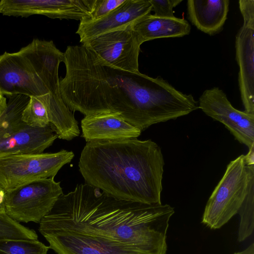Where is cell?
<instances>
[{"instance_id": "obj_13", "label": "cell", "mask_w": 254, "mask_h": 254, "mask_svg": "<svg viewBox=\"0 0 254 254\" xmlns=\"http://www.w3.org/2000/svg\"><path fill=\"white\" fill-rule=\"evenodd\" d=\"M82 137L86 142L114 141L137 138L141 131L119 114L109 113L86 116L81 121Z\"/></svg>"}, {"instance_id": "obj_20", "label": "cell", "mask_w": 254, "mask_h": 254, "mask_svg": "<svg viewBox=\"0 0 254 254\" xmlns=\"http://www.w3.org/2000/svg\"><path fill=\"white\" fill-rule=\"evenodd\" d=\"M125 0H95L88 18L82 20L94 21L100 19L115 9Z\"/></svg>"}, {"instance_id": "obj_8", "label": "cell", "mask_w": 254, "mask_h": 254, "mask_svg": "<svg viewBox=\"0 0 254 254\" xmlns=\"http://www.w3.org/2000/svg\"><path fill=\"white\" fill-rule=\"evenodd\" d=\"M60 184L54 177L42 179L5 192L6 214L19 223H39L63 194Z\"/></svg>"}, {"instance_id": "obj_9", "label": "cell", "mask_w": 254, "mask_h": 254, "mask_svg": "<svg viewBox=\"0 0 254 254\" xmlns=\"http://www.w3.org/2000/svg\"><path fill=\"white\" fill-rule=\"evenodd\" d=\"M132 24L99 35L82 45L107 65L138 72V57L143 43L133 30Z\"/></svg>"}, {"instance_id": "obj_11", "label": "cell", "mask_w": 254, "mask_h": 254, "mask_svg": "<svg viewBox=\"0 0 254 254\" xmlns=\"http://www.w3.org/2000/svg\"><path fill=\"white\" fill-rule=\"evenodd\" d=\"M198 106L207 116L223 124L241 143L249 149L254 146V114L235 108L219 87L204 90Z\"/></svg>"}, {"instance_id": "obj_15", "label": "cell", "mask_w": 254, "mask_h": 254, "mask_svg": "<svg viewBox=\"0 0 254 254\" xmlns=\"http://www.w3.org/2000/svg\"><path fill=\"white\" fill-rule=\"evenodd\" d=\"M132 26L143 43L159 38L182 37L191 30L184 18L159 17L150 13L137 19Z\"/></svg>"}, {"instance_id": "obj_21", "label": "cell", "mask_w": 254, "mask_h": 254, "mask_svg": "<svg viewBox=\"0 0 254 254\" xmlns=\"http://www.w3.org/2000/svg\"><path fill=\"white\" fill-rule=\"evenodd\" d=\"M152 5V11L155 16L172 18L175 17L173 9L179 5L182 0H149Z\"/></svg>"}, {"instance_id": "obj_25", "label": "cell", "mask_w": 254, "mask_h": 254, "mask_svg": "<svg viewBox=\"0 0 254 254\" xmlns=\"http://www.w3.org/2000/svg\"><path fill=\"white\" fill-rule=\"evenodd\" d=\"M233 254H254V244L252 243L244 250Z\"/></svg>"}, {"instance_id": "obj_22", "label": "cell", "mask_w": 254, "mask_h": 254, "mask_svg": "<svg viewBox=\"0 0 254 254\" xmlns=\"http://www.w3.org/2000/svg\"><path fill=\"white\" fill-rule=\"evenodd\" d=\"M244 159L247 166L254 165V146L249 149L248 153L244 155Z\"/></svg>"}, {"instance_id": "obj_16", "label": "cell", "mask_w": 254, "mask_h": 254, "mask_svg": "<svg viewBox=\"0 0 254 254\" xmlns=\"http://www.w3.org/2000/svg\"><path fill=\"white\" fill-rule=\"evenodd\" d=\"M238 213L240 217L238 240L242 242L253 233L254 227V165L250 166L247 194Z\"/></svg>"}, {"instance_id": "obj_17", "label": "cell", "mask_w": 254, "mask_h": 254, "mask_svg": "<svg viewBox=\"0 0 254 254\" xmlns=\"http://www.w3.org/2000/svg\"><path fill=\"white\" fill-rule=\"evenodd\" d=\"M50 248L37 240H0V254H47Z\"/></svg>"}, {"instance_id": "obj_1", "label": "cell", "mask_w": 254, "mask_h": 254, "mask_svg": "<svg viewBox=\"0 0 254 254\" xmlns=\"http://www.w3.org/2000/svg\"><path fill=\"white\" fill-rule=\"evenodd\" d=\"M168 204L116 198L88 184L58 198L39 231L57 254H166Z\"/></svg>"}, {"instance_id": "obj_3", "label": "cell", "mask_w": 254, "mask_h": 254, "mask_svg": "<svg viewBox=\"0 0 254 254\" xmlns=\"http://www.w3.org/2000/svg\"><path fill=\"white\" fill-rule=\"evenodd\" d=\"M164 164L156 143L133 138L86 142L78 167L86 184L116 198L161 204Z\"/></svg>"}, {"instance_id": "obj_14", "label": "cell", "mask_w": 254, "mask_h": 254, "mask_svg": "<svg viewBox=\"0 0 254 254\" xmlns=\"http://www.w3.org/2000/svg\"><path fill=\"white\" fill-rule=\"evenodd\" d=\"M229 4V0H188L187 17L197 29L214 36L223 29Z\"/></svg>"}, {"instance_id": "obj_19", "label": "cell", "mask_w": 254, "mask_h": 254, "mask_svg": "<svg viewBox=\"0 0 254 254\" xmlns=\"http://www.w3.org/2000/svg\"><path fill=\"white\" fill-rule=\"evenodd\" d=\"M22 121L32 127L42 128L50 125L48 113L45 105L35 97H30L21 115Z\"/></svg>"}, {"instance_id": "obj_7", "label": "cell", "mask_w": 254, "mask_h": 254, "mask_svg": "<svg viewBox=\"0 0 254 254\" xmlns=\"http://www.w3.org/2000/svg\"><path fill=\"white\" fill-rule=\"evenodd\" d=\"M74 154L63 149L55 153H21L0 158V190L4 192L34 181L55 177Z\"/></svg>"}, {"instance_id": "obj_2", "label": "cell", "mask_w": 254, "mask_h": 254, "mask_svg": "<svg viewBox=\"0 0 254 254\" xmlns=\"http://www.w3.org/2000/svg\"><path fill=\"white\" fill-rule=\"evenodd\" d=\"M64 53L66 71L60 79V91L72 112L85 116L117 113L142 131L197 109L191 94L178 90L160 76L107 65L82 44L67 46Z\"/></svg>"}, {"instance_id": "obj_23", "label": "cell", "mask_w": 254, "mask_h": 254, "mask_svg": "<svg viewBox=\"0 0 254 254\" xmlns=\"http://www.w3.org/2000/svg\"><path fill=\"white\" fill-rule=\"evenodd\" d=\"M6 107V99L2 94L0 93V118L5 111Z\"/></svg>"}, {"instance_id": "obj_4", "label": "cell", "mask_w": 254, "mask_h": 254, "mask_svg": "<svg viewBox=\"0 0 254 254\" xmlns=\"http://www.w3.org/2000/svg\"><path fill=\"white\" fill-rule=\"evenodd\" d=\"M64 53L53 41L34 39L19 51L0 56V93L35 97L45 106L58 138L69 141L80 130L60 91L59 67Z\"/></svg>"}, {"instance_id": "obj_10", "label": "cell", "mask_w": 254, "mask_h": 254, "mask_svg": "<svg viewBox=\"0 0 254 254\" xmlns=\"http://www.w3.org/2000/svg\"><path fill=\"white\" fill-rule=\"evenodd\" d=\"M243 24L235 38L238 84L244 111L254 114V0H240Z\"/></svg>"}, {"instance_id": "obj_12", "label": "cell", "mask_w": 254, "mask_h": 254, "mask_svg": "<svg viewBox=\"0 0 254 254\" xmlns=\"http://www.w3.org/2000/svg\"><path fill=\"white\" fill-rule=\"evenodd\" d=\"M149 0H125L103 17L94 21L81 20L76 33L82 44L106 33L132 24L140 17L150 14Z\"/></svg>"}, {"instance_id": "obj_6", "label": "cell", "mask_w": 254, "mask_h": 254, "mask_svg": "<svg viewBox=\"0 0 254 254\" xmlns=\"http://www.w3.org/2000/svg\"><path fill=\"white\" fill-rule=\"evenodd\" d=\"M249 176L244 155L231 161L207 201L201 222L217 229L238 213L248 192Z\"/></svg>"}, {"instance_id": "obj_18", "label": "cell", "mask_w": 254, "mask_h": 254, "mask_svg": "<svg viewBox=\"0 0 254 254\" xmlns=\"http://www.w3.org/2000/svg\"><path fill=\"white\" fill-rule=\"evenodd\" d=\"M2 239L37 240L38 235L33 229L3 214H0V240Z\"/></svg>"}, {"instance_id": "obj_24", "label": "cell", "mask_w": 254, "mask_h": 254, "mask_svg": "<svg viewBox=\"0 0 254 254\" xmlns=\"http://www.w3.org/2000/svg\"><path fill=\"white\" fill-rule=\"evenodd\" d=\"M5 192L0 190V214H6L4 206Z\"/></svg>"}, {"instance_id": "obj_5", "label": "cell", "mask_w": 254, "mask_h": 254, "mask_svg": "<svg viewBox=\"0 0 254 254\" xmlns=\"http://www.w3.org/2000/svg\"><path fill=\"white\" fill-rule=\"evenodd\" d=\"M7 107L0 118V158L15 154L41 153L58 138L52 126L32 127L21 120L30 97L9 96Z\"/></svg>"}]
</instances>
